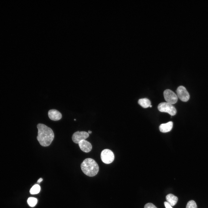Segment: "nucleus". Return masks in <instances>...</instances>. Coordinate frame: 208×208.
Returning a JSON list of instances; mask_svg holds the SVG:
<instances>
[{"instance_id": "f3484780", "label": "nucleus", "mask_w": 208, "mask_h": 208, "mask_svg": "<svg viewBox=\"0 0 208 208\" xmlns=\"http://www.w3.org/2000/svg\"><path fill=\"white\" fill-rule=\"evenodd\" d=\"M164 205L165 206L166 208H173L172 206H171L168 202L166 201H165L164 202Z\"/></svg>"}, {"instance_id": "a211bd4d", "label": "nucleus", "mask_w": 208, "mask_h": 208, "mask_svg": "<svg viewBox=\"0 0 208 208\" xmlns=\"http://www.w3.org/2000/svg\"><path fill=\"white\" fill-rule=\"evenodd\" d=\"M42 180H43V179L42 178H40L37 181V182L38 183H40L42 181Z\"/></svg>"}, {"instance_id": "f257e3e1", "label": "nucleus", "mask_w": 208, "mask_h": 208, "mask_svg": "<svg viewBox=\"0 0 208 208\" xmlns=\"http://www.w3.org/2000/svg\"><path fill=\"white\" fill-rule=\"evenodd\" d=\"M38 129L37 138L40 144L43 146H49L53 140V131L45 125L39 123L37 125Z\"/></svg>"}, {"instance_id": "f8f14e48", "label": "nucleus", "mask_w": 208, "mask_h": 208, "mask_svg": "<svg viewBox=\"0 0 208 208\" xmlns=\"http://www.w3.org/2000/svg\"><path fill=\"white\" fill-rule=\"evenodd\" d=\"M138 103L140 106L144 108H147L151 105L150 101L146 98L140 99Z\"/></svg>"}, {"instance_id": "2eb2a0df", "label": "nucleus", "mask_w": 208, "mask_h": 208, "mask_svg": "<svg viewBox=\"0 0 208 208\" xmlns=\"http://www.w3.org/2000/svg\"><path fill=\"white\" fill-rule=\"evenodd\" d=\"M186 208H197V205L194 200H191L187 203Z\"/></svg>"}, {"instance_id": "39448f33", "label": "nucleus", "mask_w": 208, "mask_h": 208, "mask_svg": "<svg viewBox=\"0 0 208 208\" xmlns=\"http://www.w3.org/2000/svg\"><path fill=\"white\" fill-rule=\"evenodd\" d=\"M164 98L166 102L173 104L176 103L178 101L177 95L172 90L167 89L163 93Z\"/></svg>"}, {"instance_id": "ddd939ff", "label": "nucleus", "mask_w": 208, "mask_h": 208, "mask_svg": "<svg viewBox=\"0 0 208 208\" xmlns=\"http://www.w3.org/2000/svg\"><path fill=\"white\" fill-rule=\"evenodd\" d=\"M40 190V185L38 184L34 185L30 190V193L31 194H34L38 193Z\"/></svg>"}, {"instance_id": "dca6fc26", "label": "nucleus", "mask_w": 208, "mask_h": 208, "mask_svg": "<svg viewBox=\"0 0 208 208\" xmlns=\"http://www.w3.org/2000/svg\"><path fill=\"white\" fill-rule=\"evenodd\" d=\"M144 208H157L154 204L151 203H148L145 205Z\"/></svg>"}, {"instance_id": "4468645a", "label": "nucleus", "mask_w": 208, "mask_h": 208, "mask_svg": "<svg viewBox=\"0 0 208 208\" xmlns=\"http://www.w3.org/2000/svg\"><path fill=\"white\" fill-rule=\"evenodd\" d=\"M27 202L28 205L30 207H34L37 204V199L35 198L30 197L28 199Z\"/></svg>"}, {"instance_id": "423d86ee", "label": "nucleus", "mask_w": 208, "mask_h": 208, "mask_svg": "<svg viewBox=\"0 0 208 208\" xmlns=\"http://www.w3.org/2000/svg\"><path fill=\"white\" fill-rule=\"evenodd\" d=\"M177 97L182 101L186 102L190 99V94L186 88L183 86H179L176 90Z\"/></svg>"}, {"instance_id": "aec40b11", "label": "nucleus", "mask_w": 208, "mask_h": 208, "mask_svg": "<svg viewBox=\"0 0 208 208\" xmlns=\"http://www.w3.org/2000/svg\"><path fill=\"white\" fill-rule=\"evenodd\" d=\"M152 107V105H150V107Z\"/></svg>"}, {"instance_id": "412c9836", "label": "nucleus", "mask_w": 208, "mask_h": 208, "mask_svg": "<svg viewBox=\"0 0 208 208\" xmlns=\"http://www.w3.org/2000/svg\"><path fill=\"white\" fill-rule=\"evenodd\" d=\"M75 120V119H74V120Z\"/></svg>"}, {"instance_id": "6e6552de", "label": "nucleus", "mask_w": 208, "mask_h": 208, "mask_svg": "<svg viewBox=\"0 0 208 208\" xmlns=\"http://www.w3.org/2000/svg\"><path fill=\"white\" fill-rule=\"evenodd\" d=\"M78 144L80 149L84 152L88 153L92 149V146L91 144L85 140L81 141Z\"/></svg>"}, {"instance_id": "9d476101", "label": "nucleus", "mask_w": 208, "mask_h": 208, "mask_svg": "<svg viewBox=\"0 0 208 208\" xmlns=\"http://www.w3.org/2000/svg\"><path fill=\"white\" fill-rule=\"evenodd\" d=\"M172 127L173 122L170 121L166 123L161 124L159 127V129L161 132L166 133L170 131Z\"/></svg>"}, {"instance_id": "20e7f679", "label": "nucleus", "mask_w": 208, "mask_h": 208, "mask_svg": "<svg viewBox=\"0 0 208 208\" xmlns=\"http://www.w3.org/2000/svg\"><path fill=\"white\" fill-rule=\"evenodd\" d=\"M102 161L104 163L108 164L112 163L114 158L113 152L109 149H106L103 150L101 154Z\"/></svg>"}, {"instance_id": "6ab92c4d", "label": "nucleus", "mask_w": 208, "mask_h": 208, "mask_svg": "<svg viewBox=\"0 0 208 208\" xmlns=\"http://www.w3.org/2000/svg\"><path fill=\"white\" fill-rule=\"evenodd\" d=\"M88 133H89V134H91V133H92V131H90L89 130V131H88Z\"/></svg>"}, {"instance_id": "0eeeda50", "label": "nucleus", "mask_w": 208, "mask_h": 208, "mask_svg": "<svg viewBox=\"0 0 208 208\" xmlns=\"http://www.w3.org/2000/svg\"><path fill=\"white\" fill-rule=\"evenodd\" d=\"M89 133L86 131H77L74 133L72 136L73 141L76 144L79 143L83 140H85L88 137Z\"/></svg>"}, {"instance_id": "9b49d317", "label": "nucleus", "mask_w": 208, "mask_h": 208, "mask_svg": "<svg viewBox=\"0 0 208 208\" xmlns=\"http://www.w3.org/2000/svg\"><path fill=\"white\" fill-rule=\"evenodd\" d=\"M166 199L168 202L171 206H174L177 202L178 198L174 195L170 194L166 196Z\"/></svg>"}, {"instance_id": "1a4fd4ad", "label": "nucleus", "mask_w": 208, "mask_h": 208, "mask_svg": "<svg viewBox=\"0 0 208 208\" xmlns=\"http://www.w3.org/2000/svg\"><path fill=\"white\" fill-rule=\"evenodd\" d=\"M48 115L50 119L54 121L58 120L60 119L62 117L61 114L55 109L49 110L48 112Z\"/></svg>"}, {"instance_id": "f03ea898", "label": "nucleus", "mask_w": 208, "mask_h": 208, "mask_svg": "<svg viewBox=\"0 0 208 208\" xmlns=\"http://www.w3.org/2000/svg\"><path fill=\"white\" fill-rule=\"evenodd\" d=\"M81 167L86 175L90 177L96 175L99 171L98 164L94 160L90 158L84 159L81 164Z\"/></svg>"}, {"instance_id": "7ed1b4c3", "label": "nucleus", "mask_w": 208, "mask_h": 208, "mask_svg": "<svg viewBox=\"0 0 208 208\" xmlns=\"http://www.w3.org/2000/svg\"><path fill=\"white\" fill-rule=\"evenodd\" d=\"M157 108L159 111L167 113L172 116L174 115L177 113L175 107L172 104L166 102L160 103L158 105Z\"/></svg>"}]
</instances>
